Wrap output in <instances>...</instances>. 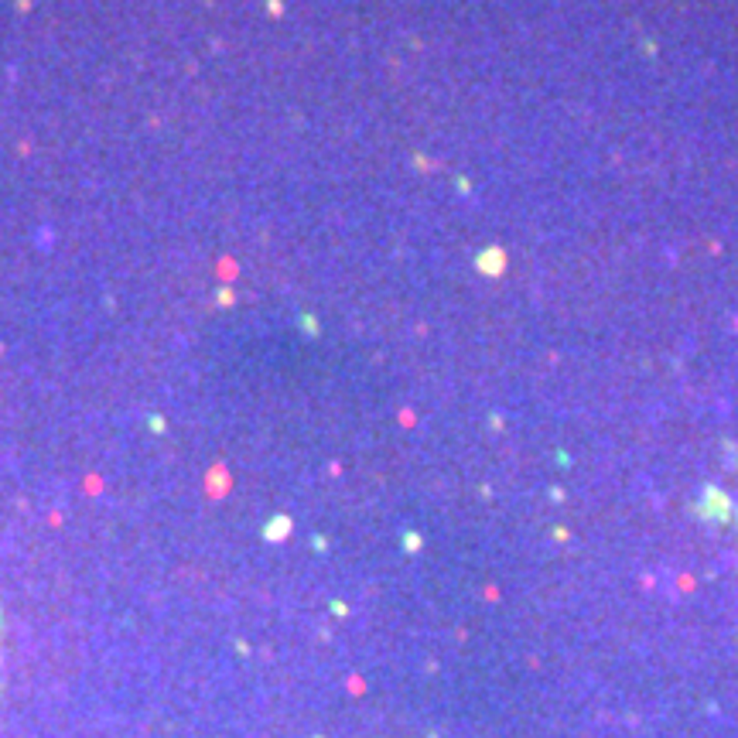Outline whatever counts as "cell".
<instances>
[{"instance_id":"6da1fadb","label":"cell","mask_w":738,"mask_h":738,"mask_svg":"<svg viewBox=\"0 0 738 738\" xmlns=\"http://www.w3.org/2000/svg\"><path fill=\"white\" fill-rule=\"evenodd\" d=\"M502 260H506V257H502L499 250H489V253H482V270H485V274H502Z\"/></svg>"}]
</instances>
